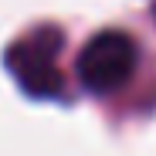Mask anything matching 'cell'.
Masks as SVG:
<instances>
[{"instance_id": "cell-1", "label": "cell", "mask_w": 156, "mask_h": 156, "mask_svg": "<svg viewBox=\"0 0 156 156\" xmlns=\"http://www.w3.org/2000/svg\"><path fill=\"white\" fill-rule=\"evenodd\" d=\"M78 82L92 95H109L122 88L136 71V41L126 31H98L78 51Z\"/></svg>"}, {"instance_id": "cell-2", "label": "cell", "mask_w": 156, "mask_h": 156, "mask_svg": "<svg viewBox=\"0 0 156 156\" xmlns=\"http://www.w3.org/2000/svg\"><path fill=\"white\" fill-rule=\"evenodd\" d=\"M58 31L48 27V31H34L24 41H17L7 51V68L17 78V85L27 92V95H41L51 98L58 95L61 88V75L55 68V51H58Z\"/></svg>"}, {"instance_id": "cell-3", "label": "cell", "mask_w": 156, "mask_h": 156, "mask_svg": "<svg viewBox=\"0 0 156 156\" xmlns=\"http://www.w3.org/2000/svg\"><path fill=\"white\" fill-rule=\"evenodd\" d=\"M153 17H156V4H153Z\"/></svg>"}]
</instances>
